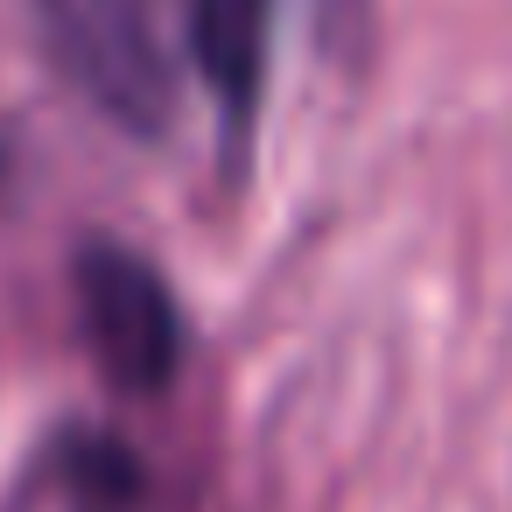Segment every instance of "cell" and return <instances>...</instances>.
I'll return each instance as SVG.
<instances>
[{"instance_id":"1","label":"cell","mask_w":512,"mask_h":512,"mask_svg":"<svg viewBox=\"0 0 512 512\" xmlns=\"http://www.w3.org/2000/svg\"><path fill=\"white\" fill-rule=\"evenodd\" d=\"M64 78L127 134H162L176 106V57L148 0H36Z\"/></svg>"},{"instance_id":"2","label":"cell","mask_w":512,"mask_h":512,"mask_svg":"<svg viewBox=\"0 0 512 512\" xmlns=\"http://www.w3.org/2000/svg\"><path fill=\"white\" fill-rule=\"evenodd\" d=\"M71 288H78L85 344L106 365V379L127 393H162L183 365V309H176L169 281L141 253L92 239L71 267Z\"/></svg>"},{"instance_id":"3","label":"cell","mask_w":512,"mask_h":512,"mask_svg":"<svg viewBox=\"0 0 512 512\" xmlns=\"http://www.w3.org/2000/svg\"><path fill=\"white\" fill-rule=\"evenodd\" d=\"M183 22H190V64L218 92L225 127H246L267 78L274 0H183Z\"/></svg>"}]
</instances>
